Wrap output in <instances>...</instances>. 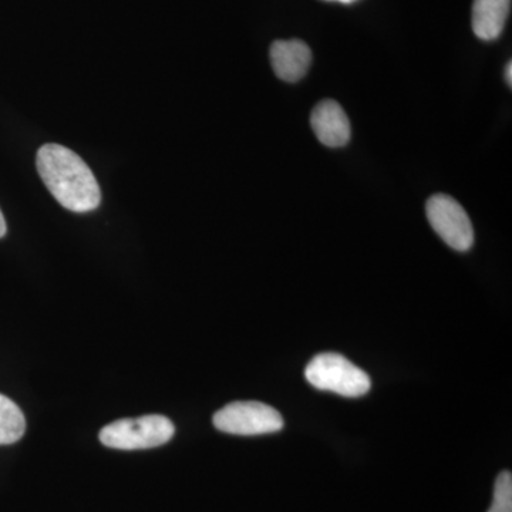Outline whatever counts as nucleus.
Masks as SVG:
<instances>
[{
	"mask_svg": "<svg viewBox=\"0 0 512 512\" xmlns=\"http://www.w3.org/2000/svg\"><path fill=\"white\" fill-rule=\"evenodd\" d=\"M36 167L47 190L66 210L82 214L99 207L100 185L74 151L60 144H45L37 151Z\"/></svg>",
	"mask_w": 512,
	"mask_h": 512,
	"instance_id": "nucleus-1",
	"label": "nucleus"
},
{
	"mask_svg": "<svg viewBox=\"0 0 512 512\" xmlns=\"http://www.w3.org/2000/svg\"><path fill=\"white\" fill-rule=\"evenodd\" d=\"M173 421L160 414L113 421L101 429L99 439L103 446L116 450H148L167 444L173 439Z\"/></svg>",
	"mask_w": 512,
	"mask_h": 512,
	"instance_id": "nucleus-2",
	"label": "nucleus"
},
{
	"mask_svg": "<svg viewBox=\"0 0 512 512\" xmlns=\"http://www.w3.org/2000/svg\"><path fill=\"white\" fill-rule=\"evenodd\" d=\"M305 377L315 389L345 397L365 396L372 387L365 370L339 353H320L305 369Z\"/></svg>",
	"mask_w": 512,
	"mask_h": 512,
	"instance_id": "nucleus-3",
	"label": "nucleus"
},
{
	"mask_svg": "<svg viewBox=\"0 0 512 512\" xmlns=\"http://www.w3.org/2000/svg\"><path fill=\"white\" fill-rule=\"evenodd\" d=\"M215 429L234 436H259L284 429V419L274 407L259 402H235L214 414Z\"/></svg>",
	"mask_w": 512,
	"mask_h": 512,
	"instance_id": "nucleus-4",
	"label": "nucleus"
},
{
	"mask_svg": "<svg viewBox=\"0 0 512 512\" xmlns=\"http://www.w3.org/2000/svg\"><path fill=\"white\" fill-rule=\"evenodd\" d=\"M426 214L431 227L444 242L456 251L473 247L474 229L466 210L454 198L436 194L427 201Z\"/></svg>",
	"mask_w": 512,
	"mask_h": 512,
	"instance_id": "nucleus-5",
	"label": "nucleus"
},
{
	"mask_svg": "<svg viewBox=\"0 0 512 512\" xmlns=\"http://www.w3.org/2000/svg\"><path fill=\"white\" fill-rule=\"evenodd\" d=\"M311 126L323 146L335 148L349 143L350 121L336 101H320L312 111Z\"/></svg>",
	"mask_w": 512,
	"mask_h": 512,
	"instance_id": "nucleus-6",
	"label": "nucleus"
},
{
	"mask_svg": "<svg viewBox=\"0 0 512 512\" xmlns=\"http://www.w3.org/2000/svg\"><path fill=\"white\" fill-rule=\"evenodd\" d=\"M271 63L279 79L296 83L308 73L312 52L302 40H276L271 46Z\"/></svg>",
	"mask_w": 512,
	"mask_h": 512,
	"instance_id": "nucleus-7",
	"label": "nucleus"
},
{
	"mask_svg": "<svg viewBox=\"0 0 512 512\" xmlns=\"http://www.w3.org/2000/svg\"><path fill=\"white\" fill-rule=\"evenodd\" d=\"M511 0H474L473 25L478 39L491 42L498 39L510 16Z\"/></svg>",
	"mask_w": 512,
	"mask_h": 512,
	"instance_id": "nucleus-8",
	"label": "nucleus"
},
{
	"mask_svg": "<svg viewBox=\"0 0 512 512\" xmlns=\"http://www.w3.org/2000/svg\"><path fill=\"white\" fill-rule=\"evenodd\" d=\"M26 420L18 404L0 394V446H9L22 439Z\"/></svg>",
	"mask_w": 512,
	"mask_h": 512,
	"instance_id": "nucleus-9",
	"label": "nucleus"
},
{
	"mask_svg": "<svg viewBox=\"0 0 512 512\" xmlns=\"http://www.w3.org/2000/svg\"><path fill=\"white\" fill-rule=\"evenodd\" d=\"M488 512H512V474L503 471L494 485L493 504Z\"/></svg>",
	"mask_w": 512,
	"mask_h": 512,
	"instance_id": "nucleus-10",
	"label": "nucleus"
},
{
	"mask_svg": "<svg viewBox=\"0 0 512 512\" xmlns=\"http://www.w3.org/2000/svg\"><path fill=\"white\" fill-rule=\"evenodd\" d=\"M505 80H507L508 86L512 84V63L508 62L507 67H505Z\"/></svg>",
	"mask_w": 512,
	"mask_h": 512,
	"instance_id": "nucleus-11",
	"label": "nucleus"
},
{
	"mask_svg": "<svg viewBox=\"0 0 512 512\" xmlns=\"http://www.w3.org/2000/svg\"><path fill=\"white\" fill-rule=\"evenodd\" d=\"M6 231H8V228H6L5 217H3L2 211H0V238L5 237Z\"/></svg>",
	"mask_w": 512,
	"mask_h": 512,
	"instance_id": "nucleus-12",
	"label": "nucleus"
},
{
	"mask_svg": "<svg viewBox=\"0 0 512 512\" xmlns=\"http://www.w3.org/2000/svg\"><path fill=\"white\" fill-rule=\"evenodd\" d=\"M326 2H338L343 3V5H350V3H355L357 0H326Z\"/></svg>",
	"mask_w": 512,
	"mask_h": 512,
	"instance_id": "nucleus-13",
	"label": "nucleus"
}]
</instances>
